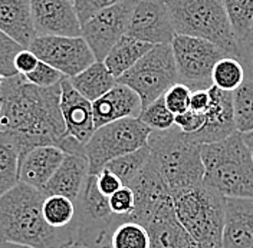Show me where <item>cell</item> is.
Returning a JSON list of instances; mask_svg holds the SVG:
<instances>
[{
	"label": "cell",
	"mask_w": 253,
	"mask_h": 248,
	"mask_svg": "<svg viewBox=\"0 0 253 248\" xmlns=\"http://www.w3.org/2000/svg\"><path fill=\"white\" fill-rule=\"evenodd\" d=\"M206 122V116L203 112H196L189 109L183 113L175 115V126L180 128L184 134H196L199 132Z\"/></svg>",
	"instance_id": "obj_38"
},
{
	"label": "cell",
	"mask_w": 253,
	"mask_h": 248,
	"mask_svg": "<svg viewBox=\"0 0 253 248\" xmlns=\"http://www.w3.org/2000/svg\"><path fill=\"white\" fill-rule=\"evenodd\" d=\"M166 4L175 35L209 40L239 59L240 43L221 0H166Z\"/></svg>",
	"instance_id": "obj_5"
},
{
	"label": "cell",
	"mask_w": 253,
	"mask_h": 248,
	"mask_svg": "<svg viewBox=\"0 0 253 248\" xmlns=\"http://www.w3.org/2000/svg\"><path fill=\"white\" fill-rule=\"evenodd\" d=\"M148 146L171 195L181 189L203 184L205 165L202 143L190 134H184L175 125L167 131H151Z\"/></svg>",
	"instance_id": "obj_4"
},
{
	"label": "cell",
	"mask_w": 253,
	"mask_h": 248,
	"mask_svg": "<svg viewBox=\"0 0 253 248\" xmlns=\"http://www.w3.org/2000/svg\"><path fill=\"white\" fill-rule=\"evenodd\" d=\"M210 105V92L209 89H199L193 91L190 98V109L196 112H203L205 113Z\"/></svg>",
	"instance_id": "obj_42"
},
{
	"label": "cell",
	"mask_w": 253,
	"mask_h": 248,
	"mask_svg": "<svg viewBox=\"0 0 253 248\" xmlns=\"http://www.w3.org/2000/svg\"><path fill=\"white\" fill-rule=\"evenodd\" d=\"M233 108L237 131L253 132V80L246 79L233 92Z\"/></svg>",
	"instance_id": "obj_31"
},
{
	"label": "cell",
	"mask_w": 253,
	"mask_h": 248,
	"mask_svg": "<svg viewBox=\"0 0 253 248\" xmlns=\"http://www.w3.org/2000/svg\"><path fill=\"white\" fill-rule=\"evenodd\" d=\"M22 149L12 132L0 131V198L19 184Z\"/></svg>",
	"instance_id": "obj_25"
},
{
	"label": "cell",
	"mask_w": 253,
	"mask_h": 248,
	"mask_svg": "<svg viewBox=\"0 0 253 248\" xmlns=\"http://www.w3.org/2000/svg\"><path fill=\"white\" fill-rule=\"evenodd\" d=\"M171 47L180 82L191 91L210 89L214 65L227 55L209 40L184 35H175Z\"/></svg>",
	"instance_id": "obj_9"
},
{
	"label": "cell",
	"mask_w": 253,
	"mask_h": 248,
	"mask_svg": "<svg viewBox=\"0 0 253 248\" xmlns=\"http://www.w3.org/2000/svg\"><path fill=\"white\" fill-rule=\"evenodd\" d=\"M65 155L63 149L53 145L32 148L20 156L19 182L42 191L61 167Z\"/></svg>",
	"instance_id": "obj_17"
},
{
	"label": "cell",
	"mask_w": 253,
	"mask_h": 248,
	"mask_svg": "<svg viewBox=\"0 0 253 248\" xmlns=\"http://www.w3.org/2000/svg\"><path fill=\"white\" fill-rule=\"evenodd\" d=\"M0 31L25 49L36 39L31 0H0Z\"/></svg>",
	"instance_id": "obj_22"
},
{
	"label": "cell",
	"mask_w": 253,
	"mask_h": 248,
	"mask_svg": "<svg viewBox=\"0 0 253 248\" xmlns=\"http://www.w3.org/2000/svg\"><path fill=\"white\" fill-rule=\"evenodd\" d=\"M126 36L151 45L171 43L175 31L166 0H138Z\"/></svg>",
	"instance_id": "obj_13"
},
{
	"label": "cell",
	"mask_w": 253,
	"mask_h": 248,
	"mask_svg": "<svg viewBox=\"0 0 253 248\" xmlns=\"http://www.w3.org/2000/svg\"><path fill=\"white\" fill-rule=\"evenodd\" d=\"M38 63H39V58L33 52H31L29 49H22L16 56L15 68L17 73L25 76V75L31 73L32 71H35Z\"/></svg>",
	"instance_id": "obj_40"
},
{
	"label": "cell",
	"mask_w": 253,
	"mask_h": 248,
	"mask_svg": "<svg viewBox=\"0 0 253 248\" xmlns=\"http://www.w3.org/2000/svg\"><path fill=\"white\" fill-rule=\"evenodd\" d=\"M0 110H1V93H0Z\"/></svg>",
	"instance_id": "obj_47"
},
{
	"label": "cell",
	"mask_w": 253,
	"mask_h": 248,
	"mask_svg": "<svg viewBox=\"0 0 253 248\" xmlns=\"http://www.w3.org/2000/svg\"><path fill=\"white\" fill-rule=\"evenodd\" d=\"M211 78H213V86L219 88L221 91L235 92L246 80L245 66L237 58L224 56L214 65Z\"/></svg>",
	"instance_id": "obj_28"
},
{
	"label": "cell",
	"mask_w": 253,
	"mask_h": 248,
	"mask_svg": "<svg viewBox=\"0 0 253 248\" xmlns=\"http://www.w3.org/2000/svg\"><path fill=\"white\" fill-rule=\"evenodd\" d=\"M72 86L84 95L88 101L94 102L104 96L107 92L118 83L117 78L111 73V71L104 62H96L86 68L79 75L69 78Z\"/></svg>",
	"instance_id": "obj_23"
},
{
	"label": "cell",
	"mask_w": 253,
	"mask_h": 248,
	"mask_svg": "<svg viewBox=\"0 0 253 248\" xmlns=\"http://www.w3.org/2000/svg\"><path fill=\"white\" fill-rule=\"evenodd\" d=\"M145 228L150 233V248H199L178 221L173 202L163 207Z\"/></svg>",
	"instance_id": "obj_21"
},
{
	"label": "cell",
	"mask_w": 253,
	"mask_h": 248,
	"mask_svg": "<svg viewBox=\"0 0 253 248\" xmlns=\"http://www.w3.org/2000/svg\"><path fill=\"white\" fill-rule=\"evenodd\" d=\"M61 110L66 125V135L86 145L95 132L92 102L72 86L69 78L61 82Z\"/></svg>",
	"instance_id": "obj_16"
},
{
	"label": "cell",
	"mask_w": 253,
	"mask_h": 248,
	"mask_svg": "<svg viewBox=\"0 0 253 248\" xmlns=\"http://www.w3.org/2000/svg\"><path fill=\"white\" fill-rule=\"evenodd\" d=\"M42 210L46 222L53 228H66L77 218V204L62 195H47Z\"/></svg>",
	"instance_id": "obj_29"
},
{
	"label": "cell",
	"mask_w": 253,
	"mask_h": 248,
	"mask_svg": "<svg viewBox=\"0 0 253 248\" xmlns=\"http://www.w3.org/2000/svg\"><path fill=\"white\" fill-rule=\"evenodd\" d=\"M62 248H86L85 246H82V244H79V243H72V244H68V246H65Z\"/></svg>",
	"instance_id": "obj_45"
},
{
	"label": "cell",
	"mask_w": 253,
	"mask_h": 248,
	"mask_svg": "<svg viewBox=\"0 0 253 248\" xmlns=\"http://www.w3.org/2000/svg\"><path fill=\"white\" fill-rule=\"evenodd\" d=\"M89 177V162L86 155L66 154L61 167L50 178L42 192L45 195H62L77 202Z\"/></svg>",
	"instance_id": "obj_19"
},
{
	"label": "cell",
	"mask_w": 253,
	"mask_h": 248,
	"mask_svg": "<svg viewBox=\"0 0 253 248\" xmlns=\"http://www.w3.org/2000/svg\"><path fill=\"white\" fill-rule=\"evenodd\" d=\"M95 129L126 118H140L141 98L126 85L117 83L110 92L92 102Z\"/></svg>",
	"instance_id": "obj_18"
},
{
	"label": "cell",
	"mask_w": 253,
	"mask_h": 248,
	"mask_svg": "<svg viewBox=\"0 0 253 248\" xmlns=\"http://www.w3.org/2000/svg\"><path fill=\"white\" fill-rule=\"evenodd\" d=\"M240 46L253 33V0H221Z\"/></svg>",
	"instance_id": "obj_26"
},
{
	"label": "cell",
	"mask_w": 253,
	"mask_h": 248,
	"mask_svg": "<svg viewBox=\"0 0 253 248\" xmlns=\"http://www.w3.org/2000/svg\"><path fill=\"white\" fill-rule=\"evenodd\" d=\"M98 248H111L110 246H105V247H98Z\"/></svg>",
	"instance_id": "obj_48"
},
{
	"label": "cell",
	"mask_w": 253,
	"mask_h": 248,
	"mask_svg": "<svg viewBox=\"0 0 253 248\" xmlns=\"http://www.w3.org/2000/svg\"><path fill=\"white\" fill-rule=\"evenodd\" d=\"M0 248H32L28 246H20V244H13V243H4L0 241Z\"/></svg>",
	"instance_id": "obj_43"
},
{
	"label": "cell",
	"mask_w": 253,
	"mask_h": 248,
	"mask_svg": "<svg viewBox=\"0 0 253 248\" xmlns=\"http://www.w3.org/2000/svg\"><path fill=\"white\" fill-rule=\"evenodd\" d=\"M110 207L117 217V222H124L135 207V195L131 186H123L120 191L112 194L110 197Z\"/></svg>",
	"instance_id": "obj_34"
},
{
	"label": "cell",
	"mask_w": 253,
	"mask_h": 248,
	"mask_svg": "<svg viewBox=\"0 0 253 248\" xmlns=\"http://www.w3.org/2000/svg\"><path fill=\"white\" fill-rule=\"evenodd\" d=\"M25 78H26V80H29L31 83L36 85V86L50 88V86L59 85L66 76L63 73H61L58 69H55L53 66L39 61L38 66L35 68V71H32L31 73L25 75Z\"/></svg>",
	"instance_id": "obj_35"
},
{
	"label": "cell",
	"mask_w": 253,
	"mask_h": 248,
	"mask_svg": "<svg viewBox=\"0 0 253 248\" xmlns=\"http://www.w3.org/2000/svg\"><path fill=\"white\" fill-rule=\"evenodd\" d=\"M38 36H82V25L72 0H31Z\"/></svg>",
	"instance_id": "obj_14"
},
{
	"label": "cell",
	"mask_w": 253,
	"mask_h": 248,
	"mask_svg": "<svg viewBox=\"0 0 253 248\" xmlns=\"http://www.w3.org/2000/svg\"><path fill=\"white\" fill-rule=\"evenodd\" d=\"M121 1H126V0H72L79 20H81V25L96 15L98 12L111 7L114 4H118Z\"/></svg>",
	"instance_id": "obj_37"
},
{
	"label": "cell",
	"mask_w": 253,
	"mask_h": 248,
	"mask_svg": "<svg viewBox=\"0 0 253 248\" xmlns=\"http://www.w3.org/2000/svg\"><path fill=\"white\" fill-rule=\"evenodd\" d=\"M243 138H245V141H246L248 146L251 148V151H252V155H253V132H249V134H243Z\"/></svg>",
	"instance_id": "obj_44"
},
{
	"label": "cell",
	"mask_w": 253,
	"mask_h": 248,
	"mask_svg": "<svg viewBox=\"0 0 253 248\" xmlns=\"http://www.w3.org/2000/svg\"><path fill=\"white\" fill-rule=\"evenodd\" d=\"M202 159L203 184L226 198H253V155L242 132L220 142L202 143Z\"/></svg>",
	"instance_id": "obj_3"
},
{
	"label": "cell",
	"mask_w": 253,
	"mask_h": 248,
	"mask_svg": "<svg viewBox=\"0 0 253 248\" xmlns=\"http://www.w3.org/2000/svg\"><path fill=\"white\" fill-rule=\"evenodd\" d=\"M150 233L148 230L132 221L118 224L110 237L111 248H150Z\"/></svg>",
	"instance_id": "obj_30"
},
{
	"label": "cell",
	"mask_w": 253,
	"mask_h": 248,
	"mask_svg": "<svg viewBox=\"0 0 253 248\" xmlns=\"http://www.w3.org/2000/svg\"><path fill=\"white\" fill-rule=\"evenodd\" d=\"M178 221L199 248H223L226 197L217 189L200 184L173 194Z\"/></svg>",
	"instance_id": "obj_6"
},
{
	"label": "cell",
	"mask_w": 253,
	"mask_h": 248,
	"mask_svg": "<svg viewBox=\"0 0 253 248\" xmlns=\"http://www.w3.org/2000/svg\"><path fill=\"white\" fill-rule=\"evenodd\" d=\"M249 40H253V33H252V36H251V39Z\"/></svg>",
	"instance_id": "obj_49"
},
{
	"label": "cell",
	"mask_w": 253,
	"mask_h": 248,
	"mask_svg": "<svg viewBox=\"0 0 253 248\" xmlns=\"http://www.w3.org/2000/svg\"><path fill=\"white\" fill-rule=\"evenodd\" d=\"M96 184H98L99 191L107 197H111L112 194L120 191L123 186H126L123 184V181L118 178V175H115L114 172L108 170H102L99 174H96Z\"/></svg>",
	"instance_id": "obj_39"
},
{
	"label": "cell",
	"mask_w": 253,
	"mask_h": 248,
	"mask_svg": "<svg viewBox=\"0 0 253 248\" xmlns=\"http://www.w3.org/2000/svg\"><path fill=\"white\" fill-rule=\"evenodd\" d=\"M193 91L187 85L177 82L173 86L164 93V99L169 109L173 112L174 115L183 113L190 109V98H191Z\"/></svg>",
	"instance_id": "obj_36"
},
{
	"label": "cell",
	"mask_w": 253,
	"mask_h": 248,
	"mask_svg": "<svg viewBox=\"0 0 253 248\" xmlns=\"http://www.w3.org/2000/svg\"><path fill=\"white\" fill-rule=\"evenodd\" d=\"M239 61L243 63L246 79L253 80V40H248L240 46V56Z\"/></svg>",
	"instance_id": "obj_41"
},
{
	"label": "cell",
	"mask_w": 253,
	"mask_h": 248,
	"mask_svg": "<svg viewBox=\"0 0 253 248\" xmlns=\"http://www.w3.org/2000/svg\"><path fill=\"white\" fill-rule=\"evenodd\" d=\"M46 195L19 182L0 198V241L32 248H62L77 243L75 225L53 228L43 217Z\"/></svg>",
	"instance_id": "obj_2"
},
{
	"label": "cell",
	"mask_w": 253,
	"mask_h": 248,
	"mask_svg": "<svg viewBox=\"0 0 253 248\" xmlns=\"http://www.w3.org/2000/svg\"><path fill=\"white\" fill-rule=\"evenodd\" d=\"M138 0H126L98 12L82 23V37L92 49L98 62H104L111 49L126 35Z\"/></svg>",
	"instance_id": "obj_11"
},
{
	"label": "cell",
	"mask_w": 253,
	"mask_h": 248,
	"mask_svg": "<svg viewBox=\"0 0 253 248\" xmlns=\"http://www.w3.org/2000/svg\"><path fill=\"white\" fill-rule=\"evenodd\" d=\"M128 186L134 191L135 207L126 221L138 222L145 227L163 207L173 202L171 191L153 155H150L145 167Z\"/></svg>",
	"instance_id": "obj_12"
},
{
	"label": "cell",
	"mask_w": 253,
	"mask_h": 248,
	"mask_svg": "<svg viewBox=\"0 0 253 248\" xmlns=\"http://www.w3.org/2000/svg\"><path fill=\"white\" fill-rule=\"evenodd\" d=\"M25 49L20 46L10 36L0 31V73L4 78H10L17 75L15 68V59L17 53Z\"/></svg>",
	"instance_id": "obj_33"
},
{
	"label": "cell",
	"mask_w": 253,
	"mask_h": 248,
	"mask_svg": "<svg viewBox=\"0 0 253 248\" xmlns=\"http://www.w3.org/2000/svg\"><path fill=\"white\" fill-rule=\"evenodd\" d=\"M223 248H253V198H226Z\"/></svg>",
	"instance_id": "obj_20"
},
{
	"label": "cell",
	"mask_w": 253,
	"mask_h": 248,
	"mask_svg": "<svg viewBox=\"0 0 253 248\" xmlns=\"http://www.w3.org/2000/svg\"><path fill=\"white\" fill-rule=\"evenodd\" d=\"M180 82L171 43L156 45L118 79L141 98L142 109L157 101Z\"/></svg>",
	"instance_id": "obj_8"
},
{
	"label": "cell",
	"mask_w": 253,
	"mask_h": 248,
	"mask_svg": "<svg viewBox=\"0 0 253 248\" xmlns=\"http://www.w3.org/2000/svg\"><path fill=\"white\" fill-rule=\"evenodd\" d=\"M0 131L12 132L22 155L32 148L62 145L66 125L61 110V83L41 88L20 73L4 78L1 86Z\"/></svg>",
	"instance_id": "obj_1"
},
{
	"label": "cell",
	"mask_w": 253,
	"mask_h": 248,
	"mask_svg": "<svg viewBox=\"0 0 253 248\" xmlns=\"http://www.w3.org/2000/svg\"><path fill=\"white\" fill-rule=\"evenodd\" d=\"M156 45L137 40L134 37L124 36L104 59L105 66L111 71V73L117 78H121L126 71H129L135 63L141 59L145 53H148Z\"/></svg>",
	"instance_id": "obj_24"
},
{
	"label": "cell",
	"mask_w": 253,
	"mask_h": 248,
	"mask_svg": "<svg viewBox=\"0 0 253 248\" xmlns=\"http://www.w3.org/2000/svg\"><path fill=\"white\" fill-rule=\"evenodd\" d=\"M140 119L153 131H167L175 124V115L167 106L164 95L142 109Z\"/></svg>",
	"instance_id": "obj_32"
},
{
	"label": "cell",
	"mask_w": 253,
	"mask_h": 248,
	"mask_svg": "<svg viewBox=\"0 0 253 248\" xmlns=\"http://www.w3.org/2000/svg\"><path fill=\"white\" fill-rule=\"evenodd\" d=\"M209 92L210 105L205 112V125L199 132L190 134L199 143L220 142L237 131L233 108V92L221 91L216 86H211Z\"/></svg>",
	"instance_id": "obj_15"
},
{
	"label": "cell",
	"mask_w": 253,
	"mask_h": 248,
	"mask_svg": "<svg viewBox=\"0 0 253 248\" xmlns=\"http://www.w3.org/2000/svg\"><path fill=\"white\" fill-rule=\"evenodd\" d=\"M150 155H151V149L148 145H145L135 152L112 159L105 165L104 170H108L114 172L115 175H118V178L123 181V184L128 186L145 167V164L150 159Z\"/></svg>",
	"instance_id": "obj_27"
},
{
	"label": "cell",
	"mask_w": 253,
	"mask_h": 248,
	"mask_svg": "<svg viewBox=\"0 0 253 248\" xmlns=\"http://www.w3.org/2000/svg\"><path fill=\"white\" fill-rule=\"evenodd\" d=\"M151 128L140 118H126L95 129L85 145L89 174L96 175L115 158L128 155L148 145Z\"/></svg>",
	"instance_id": "obj_7"
},
{
	"label": "cell",
	"mask_w": 253,
	"mask_h": 248,
	"mask_svg": "<svg viewBox=\"0 0 253 248\" xmlns=\"http://www.w3.org/2000/svg\"><path fill=\"white\" fill-rule=\"evenodd\" d=\"M28 49L66 78L77 76L96 62L92 49L82 36H36Z\"/></svg>",
	"instance_id": "obj_10"
},
{
	"label": "cell",
	"mask_w": 253,
	"mask_h": 248,
	"mask_svg": "<svg viewBox=\"0 0 253 248\" xmlns=\"http://www.w3.org/2000/svg\"><path fill=\"white\" fill-rule=\"evenodd\" d=\"M3 80H4V76H3V75L0 73V86H1V83H3Z\"/></svg>",
	"instance_id": "obj_46"
}]
</instances>
